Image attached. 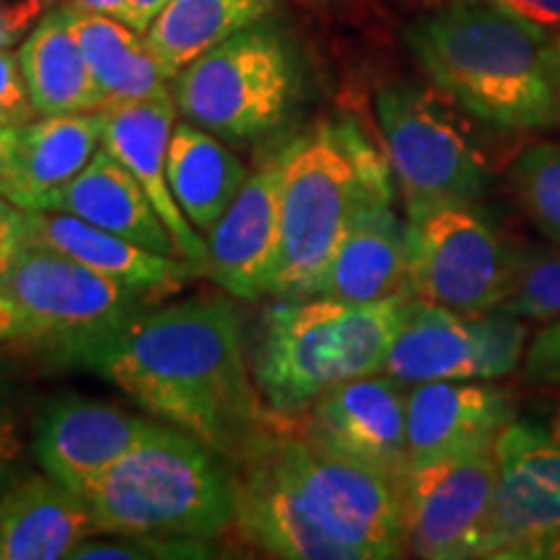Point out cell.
Returning <instances> with one entry per match:
<instances>
[{
  "instance_id": "8992f818",
  "label": "cell",
  "mask_w": 560,
  "mask_h": 560,
  "mask_svg": "<svg viewBox=\"0 0 560 560\" xmlns=\"http://www.w3.org/2000/svg\"><path fill=\"white\" fill-rule=\"evenodd\" d=\"M172 94L185 120L231 145H252L293 115L304 70L291 42L260 21L182 68Z\"/></svg>"
},
{
  "instance_id": "7c38bea8",
  "label": "cell",
  "mask_w": 560,
  "mask_h": 560,
  "mask_svg": "<svg viewBox=\"0 0 560 560\" xmlns=\"http://www.w3.org/2000/svg\"><path fill=\"white\" fill-rule=\"evenodd\" d=\"M499 480L480 558L560 560V441L514 420L495 441Z\"/></svg>"
},
{
  "instance_id": "60d3db41",
  "label": "cell",
  "mask_w": 560,
  "mask_h": 560,
  "mask_svg": "<svg viewBox=\"0 0 560 560\" xmlns=\"http://www.w3.org/2000/svg\"><path fill=\"white\" fill-rule=\"evenodd\" d=\"M60 3L70 5V9L91 11V13H104V16H115L128 24V11L130 0H60Z\"/></svg>"
},
{
  "instance_id": "2e32d148",
  "label": "cell",
  "mask_w": 560,
  "mask_h": 560,
  "mask_svg": "<svg viewBox=\"0 0 560 560\" xmlns=\"http://www.w3.org/2000/svg\"><path fill=\"white\" fill-rule=\"evenodd\" d=\"M102 112V145L140 182L161 221L172 231L179 257L206 270L208 244L206 236L187 221L179 202L174 200L170 177H166V153H170L172 130L177 125V102L174 94L149 96V100L107 102Z\"/></svg>"
},
{
  "instance_id": "9a60e30c",
  "label": "cell",
  "mask_w": 560,
  "mask_h": 560,
  "mask_svg": "<svg viewBox=\"0 0 560 560\" xmlns=\"http://www.w3.org/2000/svg\"><path fill=\"white\" fill-rule=\"evenodd\" d=\"M283 170L285 145L249 174L240 195L206 236L208 260L202 276L229 296L244 301L268 296L278 257Z\"/></svg>"
},
{
  "instance_id": "e0dca14e",
  "label": "cell",
  "mask_w": 560,
  "mask_h": 560,
  "mask_svg": "<svg viewBox=\"0 0 560 560\" xmlns=\"http://www.w3.org/2000/svg\"><path fill=\"white\" fill-rule=\"evenodd\" d=\"M514 420V395L482 380L412 384L408 389V465L495 444Z\"/></svg>"
},
{
  "instance_id": "74e56055",
  "label": "cell",
  "mask_w": 560,
  "mask_h": 560,
  "mask_svg": "<svg viewBox=\"0 0 560 560\" xmlns=\"http://www.w3.org/2000/svg\"><path fill=\"white\" fill-rule=\"evenodd\" d=\"M16 145L19 128L0 125V198L19 206V179H16Z\"/></svg>"
},
{
  "instance_id": "f6af8a7d",
  "label": "cell",
  "mask_w": 560,
  "mask_h": 560,
  "mask_svg": "<svg viewBox=\"0 0 560 560\" xmlns=\"http://www.w3.org/2000/svg\"><path fill=\"white\" fill-rule=\"evenodd\" d=\"M556 60H558V73H560V37L556 39Z\"/></svg>"
},
{
  "instance_id": "d6986e66",
  "label": "cell",
  "mask_w": 560,
  "mask_h": 560,
  "mask_svg": "<svg viewBox=\"0 0 560 560\" xmlns=\"http://www.w3.org/2000/svg\"><path fill=\"white\" fill-rule=\"evenodd\" d=\"M312 296L346 304L412 296L408 221L395 213L392 200L371 202L353 221L322 270Z\"/></svg>"
},
{
  "instance_id": "83f0119b",
  "label": "cell",
  "mask_w": 560,
  "mask_h": 560,
  "mask_svg": "<svg viewBox=\"0 0 560 560\" xmlns=\"http://www.w3.org/2000/svg\"><path fill=\"white\" fill-rule=\"evenodd\" d=\"M272 9L276 0H170L145 30V39L174 81L195 58L260 24Z\"/></svg>"
},
{
  "instance_id": "d4e9b609",
  "label": "cell",
  "mask_w": 560,
  "mask_h": 560,
  "mask_svg": "<svg viewBox=\"0 0 560 560\" xmlns=\"http://www.w3.org/2000/svg\"><path fill=\"white\" fill-rule=\"evenodd\" d=\"M166 177L182 213L202 236H208L240 195L249 170L229 149L226 140L182 120L172 130Z\"/></svg>"
},
{
  "instance_id": "3957f363",
  "label": "cell",
  "mask_w": 560,
  "mask_h": 560,
  "mask_svg": "<svg viewBox=\"0 0 560 560\" xmlns=\"http://www.w3.org/2000/svg\"><path fill=\"white\" fill-rule=\"evenodd\" d=\"M395 198L389 161L350 117L285 143L278 257L268 296L310 299L342 236L371 202Z\"/></svg>"
},
{
  "instance_id": "ac0fdd59",
  "label": "cell",
  "mask_w": 560,
  "mask_h": 560,
  "mask_svg": "<svg viewBox=\"0 0 560 560\" xmlns=\"http://www.w3.org/2000/svg\"><path fill=\"white\" fill-rule=\"evenodd\" d=\"M234 524L247 542L285 560H346L301 509L272 450V433L240 462Z\"/></svg>"
},
{
  "instance_id": "5b68a950",
  "label": "cell",
  "mask_w": 560,
  "mask_h": 560,
  "mask_svg": "<svg viewBox=\"0 0 560 560\" xmlns=\"http://www.w3.org/2000/svg\"><path fill=\"white\" fill-rule=\"evenodd\" d=\"M81 495L102 535L215 540L234 524L236 478L219 452L166 423Z\"/></svg>"
},
{
  "instance_id": "277c9868",
  "label": "cell",
  "mask_w": 560,
  "mask_h": 560,
  "mask_svg": "<svg viewBox=\"0 0 560 560\" xmlns=\"http://www.w3.org/2000/svg\"><path fill=\"white\" fill-rule=\"evenodd\" d=\"M410 301L278 299L265 314L252 359L257 389L272 416L301 418L327 389L382 371Z\"/></svg>"
},
{
  "instance_id": "e575fe53",
  "label": "cell",
  "mask_w": 560,
  "mask_h": 560,
  "mask_svg": "<svg viewBox=\"0 0 560 560\" xmlns=\"http://www.w3.org/2000/svg\"><path fill=\"white\" fill-rule=\"evenodd\" d=\"M524 380L535 387H560V319L535 335L524 353Z\"/></svg>"
},
{
  "instance_id": "f35d334b",
  "label": "cell",
  "mask_w": 560,
  "mask_h": 560,
  "mask_svg": "<svg viewBox=\"0 0 560 560\" xmlns=\"http://www.w3.org/2000/svg\"><path fill=\"white\" fill-rule=\"evenodd\" d=\"M495 3L545 32L560 30V0H495Z\"/></svg>"
},
{
  "instance_id": "9c48e42d",
  "label": "cell",
  "mask_w": 560,
  "mask_h": 560,
  "mask_svg": "<svg viewBox=\"0 0 560 560\" xmlns=\"http://www.w3.org/2000/svg\"><path fill=\"white\" fill-rule=\"evenodd\" d=\"M410 293L465 317L506 299L516 252L478 202L444 206L408 219Z\"/></svg>"
},
{
  "instance_id": "6da1fadb",
  "label": "cell",
  "mask_w": 560,
  "mask_h": 560,
  "mask_svg": "<svg viewBox=\"0 0 560 560\" xmlns=\"http://www.w3.org/2000/svg\"><path fill=\"white\" fill-rule=\"evenodd\" d=\"M161 423L242 462L270 436V416L244 359L242 319L229 299L151 306L70 359Z\"/></svg>"
},
{
  "instance_id": "603a6c76",
  "label": "cell",
  "mask_w": 560,
  "mask_h": 560,
  "mask_svg": "<svg viewBox=\"0 0 560 560\" xmlns=\"http://www.w3.org/2000/svg\"><path fill=\"white\" fill-rule=\"evenodd\" d=\"M16 52L39 117L86 115L107 104L70 26L66 3L47 9Z\"/></svg>"
},
{
  "instance_id": "1f68e13d",
  "label": "cell",
  "mask_w": 560,
  "mask_h": 560,
  "mask_svg": "<svg viewBox=\"0 0 560 560\" xmlns=\"http://www.w3.org/2000/svg\"><path fill=\"white\" fill-rule=\"evenodd\" d=\"M96 537V535H94ZM83 540L70 552L79 560H104V558H138V560H166V558H213V540L200 537H172V535H117V540Z\"/></svg>"
},
{
  "instance_id": "4fadbf2b",
  "label": "cell",
  "mask_w": 560,
  "mask_h": 560,
  "mask_svg": "<svg viewBox=\"0 0 560 560\" xmlns=\"http://www.w3.org/2000/svg\"><path fill=\"white\" fill-rule=\"evenodd\" d=\"M408 384L369 374L327 389L304 412V436L402 482L408 470Z\"/></svg>"
},
{
  "instance_id": "d6a6232c",
  "label": "cell",
  "mask_w": 560,
  "mask_h": 560,
  "mask_svg": "<svg viewBox=\"0 0 560 560\" xmlns=\"http://www.w3.org/2000/svg\"><path fill=\"white\" fill-rule=\"evenodd\" d=\"M37 117L24 73H21L19 52H13V47H0V125L24 128Z\"/></svg>"
},
{
  "instance_id": "ffe728a7",
  "label": "cell",
  "mask_w": 560,
  "mask_h": 560,
  "mask_svg": "<svg viewBox=\"0 0 560 560\" xmlns=\"http://www.w3.org/2000/svg\"><path fill=\"white\" fill-rule=\"evenodd\" d=\"M26 221H30V242L66 252L73 260L136 291L145 301L172 296L185 289L192 278L202 276L198 265L185 257L159 255L136 242L91 226L70 213L26 210Z\"/></svg>"
},
{
  "instance_id": "836d02e7",
  "label": "cell",
  "mask_w": 560,
  "mask_h": 560,
  "mask_svg": "<svg viewBox=\"0 0 560 560\" xmlns=\"http://www.w3.org/2000/svg\"><path fill=\"white\" fill-rule=\"evenodd\" d=\"M24 420L16 402L0 389V495L24 475Z\"/></svg>"
},
{
  "instance_id": "7402d4cb",
  "label": "cell",
  "mask_w": 560,
  "mask_h": 560,
  "mask_svg": "<svg viewBox=\"0 0 560 560\" xmlns=\"http://www.w3.org/2000/svg\"><path fill=\"white\" fill-rule=\"evenodd\" d=\"M47 210L75 215L91 226L136 242L159 255L179 257L177 242L161 221L149 192L104 145L94 153L86 170L55 195Z\"/></svg>"
},
{
  "instance_id": "44dd1931",
  "label": "cell",
  "mask_w": 560,
  "mask_h": 560,
  "mask_svg": "<svg viewBox=\"0 0 560 560\" xmlns=\"http://www.w3.org/2000/svg\"><path fill=\"white\" fill-rule=\"evenodd\" d=\"M102 535L86 499L47 472H24L0 495V560H60Z\"/></svg>"
},
{
  "instance_id": "7a4b0ae2",
  "label": "cell",
  "mask_w": 560,
  "mask_h": 560,
  "mask_svg": "<svg viewBox=\"0 0 560 560\" xmlns=\"http://www.w3.org/2000/svg\"><path fill=\"white\" fill-rule=\"evenodd\" d=\"M433 86L475 120L506 132L560 125V73L550 32L495 0H452L405 30Z\"/></svg>"
},
{
  "instance_id": "8fae6325",
  "label": "cell",
  "mask_w": 560,
  "mask_h": 560,
  "mask_svg": "<svg viewBox=\"0 0 560 560\" xmlns=\"http://www.w3.org/2000/svg\"><path fill=\"white\" fill-rule=\"evenodd\" d=\"M495 480V444L410 462L402 478L405 548L425 560L480 558Z\"/></svg>"
},
{
  "instance_id": "f1b7e54d",
  "label": "cell",
  "mask_w": 560,
  "mask_h": 560,
  "mask_svg": "<svg viewBox=\"0 0 560 560\" xmlns=\"http://www.w3.org/2000/svg\"><path fill=\"white\" fill-rule=\"evenodd\" d=\"M509 182L529 221L560 244V143L527 145L511 164Z\"/></svg>"
},
{
  "instance_id": "4dcf8cb0",
  "label": "cell",
  "mask_w": 560,
  "mask_h": 560,
  "mask_svg": "<svg viewBox=\"0 0 560 560\" xmlns=\"http://www.w3.org/2000/svg\"><path fill=\"white\" fill-rule=\"evenodd\" d=\"M475 342H478L480 380H501L520 366L527 342V327L524 322L503 306L472 314L470 317Z\"/></svg>"
},
{
  "instance_id": "ab89813d",
  "label": "cell",
  "mask_w": 560,
  "mask_h": 560,
  "mask_svg": "<svg viewBox=\"0 0 560 560\" xmlns=\"http://www.w3.org/2000/svg\"><path fill=\"white\" fill-rule=\"evenodd\" d=\"M34 330L24 312L0 293V346H32Z\"/></svg>"
},
{
  "instance_id": "cb8c5ba5",
  "label": "cell",
  "mask_w": 560,
  "mask_h": 560,
  "mask_svg": "<svg viewBox=\"0 0 560 560\" xmlns=\"http://www.w3.org/2000/svg\"><path fill=\"white\" fill-rule=\"evenodd\" d=\"M384 374L402 384L480 380L470 317L412 299L389 342Z\"/></svg>"
},
{
  "instance_id": "484cf974",
  "label": "cell",
  "mask_w": 560,
  "mask_h": 560,
  "mask_svg": "<svg viewBox=\"0 0 560 560\" xmlns=\"http://www.w3.org/2000/svg\"><path fill=\"white\" fill-rule=\"evenodd\" d=\"M102 112L37 117L19 128V208L47 210L55 195L102 149Z\"/></svg>"
},
{
  "instance_id": "30bf717a",
  "label": "cell",
  "mask_w": 560,
  "mask_h": 560,
  "mask_svg": "<svg viewBox=\"0 0 560 560\" xmlns=\"http://www.w3.org/2000/svg\"><path fill=\"white\" fill-rule=\"evenodd\" d=\"M0 293L30 319L32 346H50L68 361L151 304L66 252L37 242H26Z\"/></svg>"
},
{
  "instance_id": "b9f144b4",
  "label": "cell",
  "mask_w": 560,
  "mask_h": 560,
  "mask_svg": "<svg viewBox=\"0 0 560 560\" xmlns=\"http://www.w3.org/2000/svg\"><path fill=\"white\" fill-rule=\"evenodd\" d=\"M170 3V0H130V11H128V26H132L136 32L149 30L151 21L159 16L161 9Z\"/></svg>"
},
{
  "instance_id": "52a82bcc",
  "label": "cell",
  "mask_w": 560,
  "mask_h": 560,
  "mask_svg": "<svg viewBox=\"0 0 560 560\" xmlns=\"http://www.w3.org/2000/svg\"><path fill=\"white\" fill-rule=\"evenodd\" d=\"M301 509L346 560H389L405 550L402 482L312 439L272 436Z\"/></svg>"
},
{
  "instance_id": "8d00e7d4",
  "label": "cell",
  "mask_w": 560,
  "mask_h": 560,
  "mask_svg": "<svg viewBox=\"0 0 560 560\" xmlns=\"http://www.w3.org/2000/svg\"><path fill=\"white\" fill-rule=\"evenodd\" d=\"M47 13V0H0V47H19Z\"/></svg>"
},
{
  "instance_id": "d590c367",
  "label": "cell",
  "mask_w": 560,
  "mask_h": 560,
  "mask_svg": "<svg viewBox=\"0 0 560 560\" xmlns=\"http://www.w3.org/2000/svg\"><path fill=\"white\" fill-rule=\"evenodd\" d=\"M30 242V221L26 210L16 202L0 198V283L9 276L21 249Z\"/></svg>"
},
{
  "instance_id": "7bdbcfd3",
  "label": "cell",
  "mask_w": 560,
  "mask_h": 560,
  "mask_svg": "<svg viewBox=\"0 0 560 560\" xmlns=\"http://www.w3.org/2000/svg\"><path fill=\"white\" fill-rule=\"evenodd\" d=\"M552 436L560 441V408H558V416H556V429H552Z\"/></svg>"
},
{
  "instance_id": "ba28073f",
  "label": "cell",
  "mask_w": 560,
  "mask_h": 560,
  "mask_svg": "<svg viewBox=\"0 0 560 560\" xmlns=\"http://www.w3.org/2000/svg\"><path fill=\"white\" fill-rule=\"evenodd\" d=\"M374 107L408 219L482 198L488 187L486 164L429 91L392 83L380 89Z\"/></svg>"
},
{
  "instance_id": "f546056e",
  "label": "cell",
  "mask_w": 560,
  "mask_h": 560,
  "mask_svg": "<svg viewBox=\"0 0 560 560\" xmlns=\"http://www.w3.org/2000/svg\"><path fill=\"white\" fill-rule=\"evenodd\" d=\"M503 310L520 319H560V249H529L516 255V268Z\"/></svg>"
},
{
  "instance_id": "5bb4252c",
  "label": "cell",
  "mask_w": 560,
  "mask_h": 560,
  "mask_svg": "<svg viewBox=\"0 0 560 560\" xmlns=\"http://www.w3.org/2000/svg\"><path fill=\"white\" fill-rule=\"evenodd\" d=\"M156 420L83 395L55 397L34 423L42 472L83 493L156 429Z\"/></svg>"
},
{
  "instance_id": "ee69618b",
  "label": "cell",
  "mask_w": 560,
  "mask_h": 560,
  "mask_svg": "<svg viewBox=\"0 0 560 560\" xmlns=\"http://www.w3.org/2000/svg\"><path fill=\"white\" fill-rule=\"evenodd\" d=\"M5 374H9V363L0 361V382H3V376H5Z\"/></svg>"
},
{
  "instance_id": "4316f807",
  "label": "cell",
  "mask_w": 560,
  "mask_h": 560,
  "mask_svg": "<svg viewBox=\"0 0 560 560\" xmlns=\"http://www.w3.org/2000/svg\"><path fill=\"white\" fill-rule=\"evenodd\" d=\"M70 26L107 102L149 100L172 91V75L161 66L143 32L115 16L70 9Z\"/></svg>"
}]
</instances>
